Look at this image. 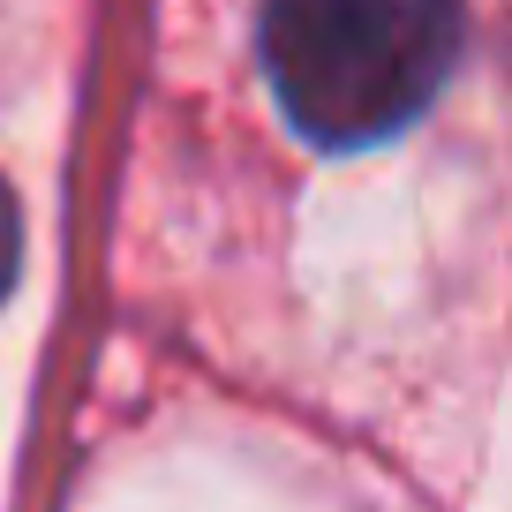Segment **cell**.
I'll return each mask as SVG.
<instances>
[{"instance_id": "6da1fadb", "label": "cell", "mask_w": 512, "mask_h": 512, "mask_svg": "<svg viewBox=\"0 0 512 512\" xmlns=\"http://www.w3.org/2000/svg\"><path fill=\"white\" fill-rule=\"evenodd\" d=\"M264 76L324 151L400 136L460 61V0H264Z\"/></svg>"}, {"instance_id": "7a4b0ae2", "label": "cell", "mask_w": 512, "mask_h": 512, "mask_svg": "<svg viewBox=\"0 0 512 512\" xmlns=\"http://www.w3.org/2000/svg\"><path fill=\"white\" fill-rule=\"evenodd\" d=\"M16 264H23V219H16V196L0 189V302L16 287Z\"/></svg>"}]
</instances>
